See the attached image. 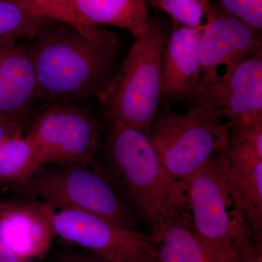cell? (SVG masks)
<instances>
[{"instance_id": "obj_1", "label": "cell", "mask_w": 262, "mask_h": 262, "mask_svg": "<svg viewBox=\"0 0 262 262\" xmlns=\"http://www.w3.org/2000/svg\"><path fill=\"white\" fill-rule=\"evenodd\" d=\"M29 48L39 96L83 99L98 96L110 82L115 58L111 43L86 35L70 24L45 18Z\"/></svg>"}, {"instance_id": "obj_2", "label": "cell", "mask_w": 262, "mask_h": 262, "mask_svg": "<svg viewBox=\"0 0 262 262\" xmlns=\"http://www.w3.org/2000/svg\"><path fill=\"white\" fill-rule=\"evenodd\" d=\"M170 198L185 207L210 262H238L257 243L234 203L224 150L175 184Z\"/></svg>"}, {"instance_id": "obj_3", "label": "cell", "mask_w": 262, "mask_h": 262, "mask_svg": "<svg viewBox=\"0 0 262 262\" xmlns=\"http://www.w3.org/2000/svg\"><path fill=\"white\" fill-rule=\"evenodd\" d=\"M168 34L159 19H148L126 59L97 96L111 122L146 133L161 99L162 60Z\"/></svg>"}, {"instance_id": "obj_4", "label": "cell", "mask_w": 262, "mask_h": 262, "mask_svg": "<svg viewBox=\"0 0 262 262\" xmlns=\"http://www.w3.org/2000/svg\"><path fill=\"white\" fill-rule=\"evenodd\" d=\"M211 103L196 102L187 113H157L150 140L174 184L201 168L230 143V126Z\"/></svg>"}, {"instance_id": "obj_5", "label": "cell", "mask_w": 262, "mask_h": 262, "mask_svg": "<svg viewBox=\"0 0 262 262\" xmlns=\"http://www.w3.org/2000/svg\"><path fill=\"white\" fill-rule=\"evenodd\" d=\"M106 158L112 177L154 230L167 214L173 184L149 135L112 122Z\"/></svg>"}, {"instance_id": "obj_6", "label": "cell", "mask_w": 262, "mask_h": 262, "mask_svg": "<svg viewBox=\"0 0 262 262\" xmlns=\"http://www.w3.org/2000/svg\"><path fill=\"white\" fill-rule=\"evenodd\" d=\"M42 165L22 185L24 195L41 198L55 208L92 213L119 227L136 230L134 215L115 192L110 179L91 165Z\"/></svg>"}, {"instance_id": "obj_7", "label": "cell", "mask_w": 262, "mask_h": 262, "mask_svg": "<svg viewBox=\"0 0 262 262\" xmlns=\"http://www.w3.org/2000/svg\"><path fill=\"white\" fill-rule=\"evenodd\" d=\"M26 136L40 151L42 165H92L101 139L99 125L91 114L75 105L63 103L41 112Z\"/></svg>"}, {"instance_id": "obj_8", "label": "cell", "mask_w": 262, "mask_h": 262, "mask_svg": "<svg viewBox=\"0 0 262 262\" xmlns=\"http://www.w3.org/2000/svg\"><path fill=\"white\" fill-rule=\"evenodd\" d=\"M53 225L56 235L108 262H144L155 257L150 234L119 227L92 213L59 208L53 213Z\"/></svg>"}, {"instance_id": "obj_9", "label": "cell", "mask_w": 262, "mask_h": 262, "mask_svg": "<svg viewBox=\"0 0 262 262\" xmlns=\"http://www.w3.org/2000/svg\"><path fill=\"white\" fill-rule=\"evenodd\" d=\"M261 49L259 31L227 12L213 9L202 30L201 76L191 97L195 101L211 87L222 67L226 70Z\"/></svg>"}, {"instance_id": "obj_10", "label": "cell", "mask_w": 262, "mask_h": 262, "mask_svg": "<svg viewBox=\"0 0 262 262\" xmlns=\"http://www.w3.org/2000/svg\"><path fill=\"white\" fill-rule=\"evenodd\" d=\"M211 103L230 128L262 122L261 49L227 69L196 102Z\"/></svg>"}, {"instance_id": "obj_11", "label": "cell", "mask_w": 262, "mask_h": 262, "mask_svg": "<svg viewBox=\"0 0 262 262\" xmlns=\"http://www.w3.org/2000/svg\"><path fill=\"white\" fill-rule=\"evenodd\" d=\"M55 210L45 201L1 202L0 239L21 257H44L56 235L53 225Z\"/></svg>"}, {"instance_id": "obj_12", "label": "cell", "mask_w": 262, "mask_h": 262, "mask_svg": "<svg viewBox=\"0 0 262 262\" xmlns=\"http://www.w3.org/2000/svg\"><path fill=\"white\" fill-rule=\"evenodd\" d=\"M39 96L29 48L11 41L0 44V118L24 124Z\"/></svg>"}, {"instance_id": "obj_13", "label": "cell", "mask_w": 262, "mask_h": 262, "mask_svg": "<svg viewBox=\"0 0 262 262\" xmlns=\"http://www.w3.org/2000/svg\"><path fill=\"white\" fill-rule=\"evenodd\" d=\"M224 151L234 203L255 242H261L262 158L252 148L234 139Z\"/></svg>"}, {"instance_id": "obj_14", "label": "cell", "mask_w": 262, "mask_h": 262, "mask_svg": "<svg viewBox=\"0 0 262 262\" xmlns=\"http://www.w3.org/2000/svg\"><path fill=\"white\" fill-rule=\"evenodd\" d=\"M203 28L183 25L168 34L162 60L161 98L191 96L195 89L201 76Z\"/></svg>"}, {"instance_id": "obj_15", "label": "cell", "mask_w": 262, "mask_h": 262, "mask_svg": "<svg viewBox=\"0 0 262 262\" xmlns=\"http://www.w3.org/2000/svg\"><path fill=\"white\" fill-rule=\"evenodd\" d=\"M167 211L150 233L155 257L160 262H210L185 207L173 203Z\"/></svg>"}, {"instance_id": "obj_16", "label": "cell", "mask_w": 262, "mask_h": 262, "mask_svg": "<svg viewBox=\"0 0 262 262\" xmlns=\"http://www.w3.org/2000/svg\"><path fill=\"white\" fill-rule=\"evenodd\" d=\"M78 14L95 25L129 31L136 37L148 19L146 0H68Z\"/></svg>"}, {"instance_id": "obj_17", "label": "cell", "mask_w": 262, "mask_h": 262, "mask_svg": "<svg viewBox=\"0 0 262 262\" xmlns=\"http://www.w3.org/2000/svg\"><path fill=\"white\" fill-rule=\"evenodd\" d=\"M42 165L40 151L27 136L17 134L0 144V184L19 187Z\"/></svg>"}, {"instance_id": "obj_18", "label": "cell", "mask_w": 262, "mask_h": 262, "mask_svg": "<svg viewBox=\"0 0 262 262\" xmlns=\"http://www.w3.org/2000/svg\"><path fill=\"white\" fill-rule=\"evenodd\" d=\"M45 18L17 0H0V43L31 39Z\"/></svg>"}, {"instance_id": "obj_19", "label": "cell", "mask_w": 262, "mask_h": 262, "mask_svg": "<svg viewBox=\"0 0 262 262\" xmlns=\"http://www.w3.org/2000/svg\"><path fill=\"white\" fill-rule=\"evenodd\" d=\"M212 0H147L184 26L203 28L213 12Z\"/></svg>"}, {"instance_id": "obj_20", "label": "cell", "mask_w": 262, "mask_h": 262, "mask_svg": "<svg viewBox=\"0 0 262 262\" xmlns=\"http://www.w3.org/2000/svg\"><path fill=\"white\" fill-rule=\"evenodd\" d=\"M43 18L59 20L77 27L79 30L91 35L95 24L86 21L78 14L68 0H17Z\"/></svg>"}, {"instance_id": "obj_21", "label": "cell", "mask_w": 262, "mask_h": 262, "mask_svg": "<svg viewBox=\"0 0 262 262\" xmlns=\"http://www.w3.org/2000/svg\"><path fill=\"white\" fill-rule=\"evenodd\" d=\"M226 12L253 29H262V0H220Z\"/></svg>"}, {"instance_id": "obj_22", "label": "cell", "mask_w": 262, "mask_h": 262, "mask_svg": "<svg viewBox=\"0 0 262 262\" xmlns=\"http://www.w3.org/2000/svg\"><path fill=\"white\" fill-rule=\"evenodd\" d=\"M235 130L236 135L233 139L247 144L262 158V122L250 124Z\"/></svg>"}, {"instance_id": "obj_23", "label": "cell", "mask_w": 262, "mask_h": 262, "mask_svg": "<svg viewBox=\"0 0 262 262\" xmlns=\"http://www.w3.org/2000/svg\"><path fill=\"white\" fill-rule=\"evenodd\" d=\"M23 124L0 118V144L17 134H21Z\"/></svg>"}, {"instance_id": "obj_24", "label": "cell", "mask_w": 262, "mask_h": 262, "mask_svg": "<svg viewBox=\"0 0 262 262\" xmlns=\"http://www.w3.org/2000/svg\"><path fill=\"white\" fill-rule=\"evenodd\" d=\"M239 262H262V241L246 248Z\"/></svg>"}, {"instance_id": "obj_25", "label": "cell", "mask_w": 262, "mask_h": 262, "mask_svg": "<svg viewBox=\"0 0 262 262\" xmlns=\"http://www.w3.org/2000/svg\"><path fill=\"white\" fill-rule=\"evenodd\" d=\"M15 253L0 239V262H32Z\"/></svg>"}, {"instance_id": "obj_26", "label": "cell", "mask_w": 262, "mask_h": 262, "mask_svg": "<svg viewBox=\"0 0 262 262\" xmlns=\"http://www.w3.org/2000/svg\"><path fill=\"white\" fill-rule=\"evenodd\" d=\"M69 262H108L106 261V260L103 259V258L98 257L95 258H89V257H84L79 258V259L73 260V261H70Z\"/></svg>"}, {"instance_id": "obj_27", "label": "cell", "mask_w": 262, "mask_h": 262, "mask_svg": "<svg viewBox=\"0 0 262 262\" xmlns=\"http://www.w3.org/2000/svg\"><path fill=\"white\" fill-rule=\"evenodd\" d=\"M144 262H160V261H158V260L156 258L151 257V258H149V259L146 260V261H144Z\"/></svg>"}, {"instance_id": "obj_28", "label": "cell", "mask_w": 262, "mask_h": 262, "mask_svg": "<svg viewBox=\"0 0 262 262\" xmlns=\"http://www.w3.org/2000/svg\"><path fill=\"white\" fill-rule=\"evenodd\" d=\"M3 43H4V42H3ZM0 44H1V43H0Z\"/></svg>"}, {"instance_id": "obj_29", "label": "cell", "mask_w": 262, "mask_h": 262, "mask_svg": "<svg viewBox=\"0 0 262 262\" xmlns=\"http://www.w3.org/2000/svg\"><path fill=\"white\" fill-rule=\"evenodd\" d=\"M146 1H147V0H146Z\"/></svg>"}]
</instances>
